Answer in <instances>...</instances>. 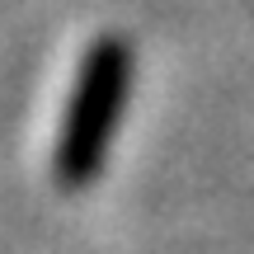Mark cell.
<instances>
[{"label": "cell", "instance_id": "1", "mask_svg": "<svg viewBox=\"0 0 254 254\" xmlns=\"http://www.w3.org/2000/svg\"><path fill=\"white\" fill-rule=\"evenodd\" d=\"M127 99H132V47L123 38H99L85 47L75 66L71 94H66L62 123L52 141V179L57 189L80 193L104 174V160L113 151Z\"/></svg>", "mask_w": 254, "mask_h": 254}]
</instances>
